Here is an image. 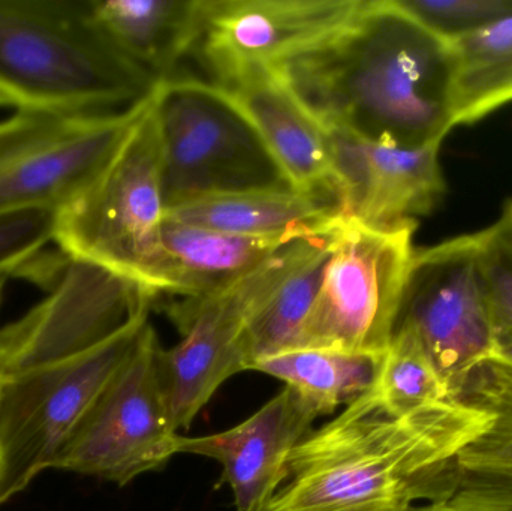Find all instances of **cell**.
I'll return each mask as SVG.
<instances>
[{"mask_svg": "<svg viewBox=\"0 0 512 511\" xmlns=\"http://www.w3.org/2000/svg\"><path fill=\"white\" fill-rule=\"evenodd\" d=\"M270 69L325 131L420 149L456 126L451 41L394 0H364L333 35Z\"/></svg>", "mask_w": 512, "mask_h": 511, "instance_id": "1", "label": "cell"}, {"mask_svg": "<svg viewBox=\"0 0 512 511\" xmlns=\"http://www.w3.org/2000/svg\"><path fill=\"white\" fill-rule=\"evenodd\" d=\"M492 419L453 398L393 414L373 389L301 441L267 511H412L435 503L459 453Z\"/></svg>", "mask_w": 512, "mask_h": 511, "instance_id": "2", "label": "cell"}, {"mask_svg": "<svg viewBox=\"0 0 512 511\" xmlns=\"http://www.w3.org/2000/svg\"><path fill=\"white\" fill-rule=\"evenodd\" d=\"M158 84L108 41L90 0H0V93L15 110H128Z\"/></svg>", "mask_w": 512, "mask_h": 511, "instance_id": "3", "label": "cell"}, {"mask_svg": "<svg viewBox=\"0 0 512 511\" xmlns=\"http://www.w3.org/2000/svg\"><path fill=\"white\" fill-rule=\"evenodd\" d=\"M165 212L209 198L297 191L236 99L213 83L167 78L153 93Z\"/></svg>", "mask_w": 512, "mask_h": 511, "instance_id": "4", "label": "cell"}, {"mask_svg": "<svg viewBox=\"0 0 512 511\" xmlns=\"http://www.w3.org/2000/svg\"><path fill=\"white\" fill-rule=\"evenodd\" d=\"M152 107L153 99L95 179L57 210L53 242L65 257L110 270L158 296L165 204Z\"/></svg>", "mask_w": 512, "mask_h": 511, "instance_id": "5", "label": "cell"}, {"mask_svg": "<svg viewBox=\"0 0 512 511\" xmlns=\"http://www.w3.org/2000/svg\"><path fill=\"white\" fill-rule=\"evenodd\" d=\"M340 222L289 240L261 266L212 296L168 306L182 341L171 350L162 348L159 363L176 431L191 428L219 387L248 371L249 324L292 272L336 233Z\"/></svg>", "mask_w": 512, "mask_h": 511, "instance_id": "6", "label": "cell"}, {"mask_svg": "<svg viewBox=\"0 0 512 511\" xmlns=\"http://www.w3.org/2000/svg\"><path fill=\"white\" fill-rule=\"evenodd\" d=\"M149 324L141 315L80 356L0 380V506L54 468Z\"/></svg>", "mask_w": 512, "mask_h": 511, "instance_id": "7", "label": "cell"}, {"mask_svg": "<svg viewBox=\"0 0 512 511\" xmlns=\"http://www.w3.org/2000/svg\"><path fill=\"white\" fill-rule=\"evenodd\" d=\"M415 228L342 221L295 350L385 353L399 323Z\"/></svg>", "mask_w": 512, "mask_h": 511, "instance_id": "8", "label": "cell"}, {"mask_svg": "<svg viewBox=\"0 0 512 511\" xmlns=\"http://www.w3.org/2000/svg\"><path fill=\"white\" fill-rule=\"evenodd\" d=\"M153 93L128 110H15L0 122V213L59 210L113 158Z\"/></svg>", "mask_w": 512, "mask_h": 511, "instance_id": "9", "label": "cell"}, {"mask_svg": "<svg viewBox=\"0 0 512 511\" xmlns=\"http://www.w3.org/2000/svg\"><path fill=\"white\" fill-rule=\"evenodd\" d=\"M158 336L147 326L128 362L96 399L54 468L119 486L162 470L179 455L162 383Z\"/></svg>", "mask_w": 512, "mask_h": 511, "instance_id": "10", "label": "cell"}, {"mask_svg": "<svg viewBox=\"0 0 512 511\" xmlns=\"http://www.w3.org/2000/svg\"><path fill=\"white\" fill-rule=\"evenodd\" d=\"M53 276L47 297L0 330V380L98 347L149 314L156 297L131 279L65 255Z\"/></svg>", "mask_w": 512, "mask_h": 511, "instance_id": "11", "label": "cell"}, {"mask_svg": "<svg viewBox=\"0 0 512 511\" xmlns=\"http://www.w3.org/2000/svg\"><path fill=\"white\" fill-rule=\"evenodd\" d=\"M399 324L414 330L448 389L495 353L496 330L477 233L414 252Z\"/></svg>", "mask_w": 512, "mask_h": 511, "instance_id": "12", "label": "cell"}, {"mask_svg": "<svg viewBox=\"0 0 512 511\" xmlns=\"http://www.w3.org/2000/svg\"><path fill=\"white\" fill-rule=\"evenodd\" d=\"M364 0H204L194 50L227 86L246 72L270 68L345 26Z\"/></svg>", "mask_w": 512, "mask_h": 511, "instance_id": "13", "label": "cell"}, {"mask_svg": "<svg viewBox=\"0 0 512 511\" xmlns=\"http://www.w3.org/2000/svg\"><path fill=\"white\" fill-rule=\"evenodd\" d=\"M327 134L343 221L384 228L417 222L445 194L441 144L400 149L343 132Z\"/></svg>", "mask_w": 512, "mask_h": 511, "instance_id": "14", "label": "cell"}, {"mask_svg": "<svg viewBox=\"0 0 512 511\" xmlns=\"http://www.w3.org/2000/svg\"><path fill=\"white\" fill-rule=\"evenodd\" d=\"M318 414L291 387L248 420L219 434L182 437L177 452L215 459L234 495L236 511H267L288 479L289 459L312 432Z\"/></svg>", "mask_w": 512, "mask_h": 511, "instance_id": "15", "label": "cell"}, {"mask_svg": "<svg viewBox=\"0 0 512 511\" xmlns=\"http://www.w3.org/2000/svg\"><path fill=\"white\" fill-rule=\"evenodd\" d=\"M450 398L492 414L445 476L433 511H512V362L490 354L450 386Z\"/></svg>", "mask_w": 512, "mask_h": 511, "instance_id": "16", "label": "cell"}, {"mask_svg": "<svg viewBox=\"0 0 512 511\" xmlns=\"http://www.w3.org/2000/svg\"><path fill=\"white\" fill-rule=\"evenodd\" d=\"M222 89L248 114L298 192L339 204L327 131L270 68L252 69Z\"/></svg>", "mask_w": 512, "mask_h": 511, "instance_id": "17", "label": "cell"}, {"mask_svg": "<svg viewBox=\"0 0 512 511\" xmlns=\"http://www.w3.org/2000/svg\"><path fill=\"white\" fill-rule=\"evenodd\" d=\"M304 234L248 236L192 227L165 218L158 294L185 299L212 296L261 266L289 240Z\"/></svg>", "mask_w": 512, "mask_h": 511, "instance_id": "18", "label": "cell"}, {"mask_svg": "<svg viewBox=\"0 0 512 511\" xmlns=\"http://www.w3.org/2000/svg\"><path fill=\"white\" fill-rule=\"evenodd\" d=\"M90 9L108 41L162 81L197 45L204 0H90Z\"/></svg>", "mask_w": 512, "mask_h": 511, "instance_id": "19", "label": "cell"}, {"mask_svg": "<svg viewBox=\"0 0 512 511\" xmlns=\"http://www.w3.org/2000/svg\"><path fill=\"white\" fill-rule=\"evenodd\" d=\"M165 218L248 236L313 233L342 221L336 201L298 191L209 198L167 210Z\"/></svg>", "mask_w": 512, "mask_h": 511, "instance_id": "20", "label": "cell"}, {"mask_svg": "<svg viewBox=\"0 0 512 511\" xmlns=\"http://www.w3.org/2000/svg\"><path fill=\"white\" fill-rule=\"evenodd\" d=\"M384 354L303 348L258 360L251 371L283 381L321 417L372 392Z\"/></svg>", "mask_w": 512, "mask_h": 511, "instance_id": "21", "label": "cell"}, {"mask_svg": "<svg viewBox=\"0 0 512 511\" xmlns=\"http://www.w3.org/2000/svg\"><path fill=\"white\" fill-rule=\"evenodd\" d=\"M454 123L472 125L512 102V14L451 41Z\"/></svg>", "mask_w": 512, "mask_h": 511, "instance_id": "22", "label": "cell"}, {"mask_svg": "<svg viewBox=\"0 0 512 511\" xmlns=\"http://www.w3.org/2000/svg\"><path fill=\"white\" fill-rule=\"evenodd\" d=\"M337 231L292 272L249 324L245 335L248 371L258 360L297 348L301 327L321 288Z\"/></svg>", "mask_w": 512, "mask_h": 511, "instance_id": "23", "label": "cell"}, {"mask_svg": "<svg viewBox=\"0 0 512 511\" xmlns=\"http://www.w3.org/2000/svg\"><path fill=\"white\" fill-rule=\"evenodd\" d=\"M384 407L406 414L450 399V389L411 327L399 324L385 350L375 387Z\"/></svg>", "mask_w": 512, "mask_h": 511, "instance_id": "24", "label": "cell"}, {"mask_svg": "<svg viewBox=\"0 0 512 511\" xmlns=\"http://www.w3.org/2000/svg\"><path fill=\"white\" fill-rule=\"evenodd\" d=\"M477 242L498 336L512 330V198L505 203L498 221L477 233Z\"/></svg>", "mask_w": 512, "mask_h": 511, "instance_id": "25", "label": "cell"}, {"mask_svg": "<svg viewBox=\"0 0 512 511\" xmlns=\"http://www.w3.org/2000/svg\"><path fill=\"white\" fill-rule=\"evenodd\" d=\"M399 8L453 41L512 14V0H394Z\"/></svg>", "mask_w": 512, "mask_h": 511, "instance_id": "26", "label": "cell"}, {"mask_svg": "<svg viewBox=\"0 0 512 511\" xmlns=\"http://www.w3.org/2000/svg\"><path fill=\"white\" fill-rule=\"evenodd\" d=\"M56 215L51 209L0 213V278L21 272L53 242Z\"/></svg>", "mask_w": 512, "mask_h": 511, "instance_id": "27", "label": "cell"}, {"mask_svg": "<svg viewBox=\"0 0 512 511\" xmlns=\"http://www.w3.org/2000/svg\"><path fill=\"white\" fill-rule=\"evenodd\" d=\"M495 353L512 362V330L496 336Z\"/></svg>", "mask_w": 512, "mask_h": 511, "instance_id": "28", "label": "cell"}, {"mask_svg": "<svg viewBox=\"0 0 512 511\" xmlns=\"http://www.w3.org/2000/svg\"><path fill=\"white\" fill-rule=\"evenodd\" d=\"M0 107H11V102L8 101L3 93H0Z\"/></svg>", "mask_w": 512, "mask_h": 511, "instance_id": "29", "label": "cell"}, {"mask_svg": "<svg viewBox=\"0 0 512 511\" xmlns=\"http://www.w3.org/2000/svg\"><path fill=\"white\" fill-rule=\"evenodd\" d=\"M8 278H0V302H2L3 291H5V285Z\"/></svg>", "mask_w": 512, "mask_h": 511, "instance_id": "30", "label": "cell"}, {"mask_svg": "<svg viewBox=\"0 0 512 511\" xmlns=\"http://www.w3.org/2000/svg\"><path fill=\"white\" fill-rule=\"evenodd\" d=\"M412 511H433V510L427 509V507H424V506H420V507H417V509L412 510Z\"/></svg>", "mask_w": 512, "mask_h": 511, "instance_id": "31", "label": "cell"}]
</instances>
